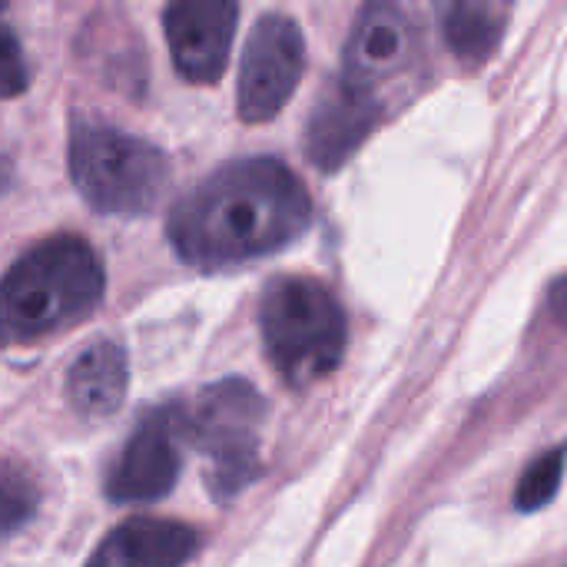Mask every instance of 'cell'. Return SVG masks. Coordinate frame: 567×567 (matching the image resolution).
<instances>
[{"label": "cell", "instance_id": "cell-1", "mask_svg": "<svg viewBox=\"0 0 567 567\" xmlns=\"http://www.w3.org/2000/svg\"><path fill=\"white\" fill-rule=\"evenodd\" d=\"M312 223L302 179L272 156L236 159L169 213L166 233L179 259L196 269H229L286 249Z\"/></svg>", "mask_w": 567, "mask_h": 567}, {"label": "cell", "instance_id": "cell-2", "mask_svg": "<svg viewBox=\"0 0 567 567\" xmlns=\"http://www.w3.org/2000/svg\"><path fill=\"white\" fill-rule=\"evenodd\" d=\"M103 289V262L83 236L37 243L0 279V346H33L86 322Z\"/></svg>", "mask_w": 567, "mask_h": 567}, {"label": "cell", "instance_id": "cell-3", "mask_svg": "<svg viewBox=\"0 0 567 567\" xmlns=\"http://www.w3.org/2000/svg\"><path fill=\"white\" fill-rule=\"evenodd\" d=\"M259 329L272 369L292 389H306L332 375L349 339L339 299L329 286L309 276H282L266 286Z\"/></svg>", "mask_w": 567, "mask_h": 567}, {"label": "cell", "instance_id": "cell-4", "mask_svg": "<svg viewBox=\"0 0 567 567\" xmlns=\"http://www.w3.org/2000/svg\"><path fill=\"white\" fill-rule=\"evenodd\" d=\"M70 179L103 216H146L169 186V159L153 143L106 123L70 130Z\"/></svg>", "mask_w": 567, "mask_h": 567}, {"label": "cell", "instance_id": "cell-5", "mask_svg": "<svg viewBox=\"0 0 567 567\" xmlns=\"http://www.w3.org/2000/svg\"><path fill=\"white\" fill-rule=\"evenodd\" d=\"M266 402L243 379L206 385L186 409H176L179 435L206 455V485L216 502L236 498L259 478V425Z\"/></svg>", "mask_w": 567, "mask_h": 567}, {"label": "cell", "instance_id": "cell-6", "mask_svg": "<svg viewBox=\"0 0 567 567\" xmlns=\"http://www.w3.org/2000/svg\"><path fill=\"white\" fill-rule=\"evenodd\" d=\"M425 20L419 0H365L342 56V80L382 110L409 96L422 73Z\"/></svg>", "mask_w": 567, "mask_h": 567}, {"label": "cell", "instance_id": "cell-7", "mask_svg": "<svg viewBox=\"0 0 567 567\" xmlns=\"http://www.w3.org/2000/svg\"><path fill=\"white\" fill-rule=\"evenodd\" d=\"M306 70V40L292 17L266 13L256 20L243 63L236 106L246 123H269L296 93Z\"/></svg>", "mask_w": 567, "mask_h": 567}, {"label": "cell", "instance_id": "cell-8", "mask_svg": "<svg viewBox=\"0 0 567 567\" xmlns=\"http://www.w3.org/2000/svg\"><path fill=\"white\" fill-rule=\"evenodd\" d=\"M236 0H169L163 13L173 63L189 83H216L229 66L236 37Z\"/></svg>", "mask_w": 567, "mask_h": 567}, {"label": "cell", "instance_id": "cell-9", "mask_svg": "<svg viewBox=\"0 0 567 567\" xmlns=\"http://www.w3.org/2000/svg\"><path fill=\"white\" fill-rule=\"evenodd\" d=\"M179 425L176 409L150 412L133 439L123 445L110 478L106 495L110 502H156L166 498L179 478Z\"/></svg>", "mask_w": 567, "mask_h": 567}, {"label": "cell", "instance_id": "cell-10", "mask_svg": "<svg viewBox=\"0 0 567 567\" xmlns=\"http://www.w3.org/2000/svg\"><path fill=\"white\" fill-rule=\"evenodd\" d=\"M385 110L336 76L316 100L306 126V153L319 169H339L379 126Z\"/></svg>", "mask_w": 567, "mask_h": 567}, {"label": "cell", "instance_id": "cell-11", "mask_svg": "<svg viewBox=\"0 0 567 567\" xmlns=\"http://www.w3.org/2000/svg\"><path fill=\"white\" fill-rule=\"evenodd\" d=\"M199 551V535L169 518H130L90 555L86 567H183Z\"/></svg>", "mask_w": 567, "mask_h": 567}, {"label": "cell", "instance_id": "cell-12", "mask_svg": "<svg viewBox=\"0 0 567 567\" xmlns=\"http://www.w3.org/2000/svg\"><path fill=\"white\" fill-rule=\"evenodd\" d=\"M126 382V352L103 339L86 346L66 369V402L83 419H106L123 405Z\"/></svg>", "mask_w": 567, "mask_h": 567}, {"label": "cell", "instance_id": "cell-13", "mask_svg": "<svg viewBox=\"0 0 567 567\" xmlns=\"http://www.w3.org/2000/svg\"><path fill=\"white\" fill-rule=\"evenodd\" d=\"M508 10L512 0H442L439 3L442 37L462 63L478 66L498 53Z\"/></svg>", "mask_w": 567, "mask_h": 567}, {"label": "cell", "instance_id": "cell-14", "mask_svg": "<svg viewBox=\"0 0 567 567\" xmlns=\"http://www.w3.org/2000/svg\"><path fill=\"white\" fill-rule=\"evenodd\" d=\"M561 478H565V449H551V452L538 455L518 482L515 505L522 512H542L545 505L555 502Z\"/></svg>", "mask_w": 567, "mask_h": 567}, {"label": "cell", "instance_id": "cell-15", "mask_svg": "<svg viewBox=\"0 0 567 567\" xmlns=\"http://www.w3.org/2000/svg\"><path fill=\"white\" fill-rule=\"evenodd\" d=\"M27 83H30V70H27L23 47H20L17 33L0 23V100L20 96L27 90Z\"/></svg>", "mask_w": 567, "mask_h": 567}, {"label": "cell", "instance_id": "cell-16", "mask_svg": "<svg viewBox=\"0 0 567 567\" xmlns=\"http://www.w3.org/2000/svg\"><path fill=\"white\" fill-rule=\"evenodd\" d=\"M33 508H37L33 492L27 485L0 475V542L17 535L33 518Z\"/></svg>", "mask_w": 567, "mask_h": 567}, {"label": "cell", "instance_id": "cell-17", "mask_svg": "<svg viewBox=\"0 0 567 567\" xmlns=\"http://www.w3.org/2000/svg\"><path fill=\"white\" fill-rule=\"evenodd\" d=\"M551 312L558 322H567V276H561L551 289Z\"/></svg>", "mask_w": 567, "mask_h": 567}]
</instances>
